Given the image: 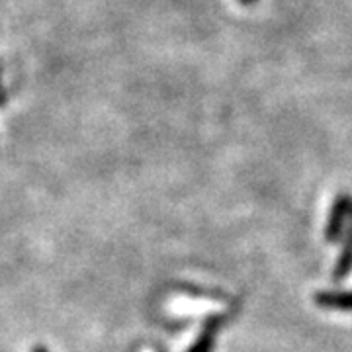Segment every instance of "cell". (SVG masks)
I'll return each mask as SVG.
<instances>
[{
	"label": "cell",
	"instance_id": "4",
	"mask_svg": "<svg viewBox=\"0 0 352 352\" xmlns=\"http://www.w3.org/2000/svg\"><path fill=\"white\" fill-rule=\"evenodd\" d=\"M315 303L325 309H337V311H352V292H321L315 296Z\"/></svg>",
	"mask_w": 352,
	"mask_h": 352
},
{
	"label": "cell",
	"instance_id": "5",
	"mask_svg": "<svg viewBox=\"0 0 352 352\" xmlns=\"http://www.w3.org/2000/svg\"><path fill=\"white\" fill-rule=\"evenodd\" d=\"M239 2L243 4V6H252V4H254L256 0H239Z\"/></svg>",
	"mask_w": 352,
	"mask_h": 352
},
{
	"label": "cell",
	"instance_id": "6",
	"mask_svg": "<svg viewBox=\"0 0 352 352\" xmlns=\"http://www.w3.org/2000/svg\"><path fill=\"white\" fill-rule=\"evenodd\" d=\"M32 352H47V349H43V346H34V351Z\"/></svg>",
	"mask_w": 352,
	"mask_h": 352
},
{
	"label": "cell",
	"instance_id": "1",
	"mask_svg": "<svg viewBox=\"0 0 352 352\" xmlns=\"http://www.w3.org/2000/svg\"><path fill=\"white\" fill-rule=\"evenodd\" d=\"M351 208L352 198L349 194L342 192L335 198L331 212H329L327 223H325V241L327 243H337L344 235V229H346L349 217H351Z\"/></svg>",
	"mask_w": 352,
	"mask_h": 352
},
{
	"label": "cell",
	"instance_id": "3",
	"mask_svg": "<svg viewBox=\"0 0 352 352\" xmlns=\"http://www.w3.org/2000/svg\"><path fill=\"white\" fill-rule=\"evenodd\" d=\"M219 329H221V317H210L206 321V325L201 327L200 335L194 340V344L188 349V352H214Z\"/></svg>",
	"mask_w": 352,
	"mask_h": 352
},
{
	"label": "cell",
	"instance_id": "2",
	"mask_svg": "<svg viewBox=\"0 0 352 352\" xmlns=\"http://www.w3.org/2000/svg\"><path fill=\"white\" fill-rule=\"evenodd\" d=\"M352 272V208H351V217H349V223L344 229V243H342V249H340L339 258L335 264V270H333V280L335 282H342L344 278L349 276Z\"/></svg>",
	"mask_w": 352,
	"mask_h": 352
}]
</instances>
